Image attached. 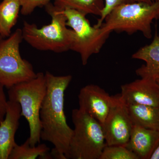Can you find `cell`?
<instances>
[{
	"label": "cell",
	"mask_w": 159,
	"mask_h": 159,
	"mask_svg": "<svg viewBox=\"0 0 159 159\" xmlns=\"http://www.w3.org/2000/svg\"><path fill=\"white\" fill-rule=\"evenodd\" d=\"M45 75L47 88L40 111L41 139L54 145L51 152L52 158L66 159L73 129L67 122L64 96L72 76H55L48 71Z\"/></svg>",
	"instance_id": "6da1fadb"
},
{
	"label": "cell",
	"mask_w": 159,
	"mask_h": 159,
	"mask_svg": "<svg viewBox=\"0 0 159 159\" xmlns=\"http://www.w3.org/2000/svg\"><path fill=\"white\" fill-rule=\"evenodd\" d=\"M45 7L51 17V24L38 28L35 24L24 21L23 39L39 51L59 53L71 50L75 34L72 29L67 28L65 15L61 9L51 3Z\"/></svg>",
	"instance_id": "7a4b0ae2"
},
{
	"label": "cell",
	"mask_w": 159,
	"mask_h": 159,
	"mask_svg": "<svg viewBox=\"0 0 159 159\" xmlns=\"http://www.w3.org/2000/svg\"><path fill=\"white\" fill-rule=\"evenodd\" d=\"M158 19L159 2H137L113 9L100 27L109 32H125L129 34L140 31L145 38L151 39V24L153 20Z\"/></svg>",
	"instance_id": "3957f363"
},
{
	"label": "cell",
	"mask_w": 159,
	"mask_h": 159,
	"mask_svg": "<svg viewBox=\"0 0 159 159\" xmlns=\"http://www.w3.org/2000/svg\"><path fill=\"white\" fill-rule=\"evenodd\" d=\"M74 126L66 159H99L106 145L102 124L88 114L72 111Z\"/></svg>",
	"instance_id": "277c9868"
},
{
	"label": "cell",
	"mask_w": 159,
	"mask_h": 159,
	"mask_svg": "<svg viewBox=\"0 0 159 159\" xmlns=\"http://www.w3.org/2000/svg\"><path fill=\"white\" fill-rule=\"evenodd\" d=\"M47 88L45 75L39 72L33 79L20 83L8 89L9 100L19 103L21 116L25 118L29 123V139L31 146H35L40 142V111Z\"/></svg>",
	"instance_id": "5b68a950"
},
{
	"label": "cell",
	"mask_w": 159,
	"mask_h": 159,
	"mask_svg": "<svg viewBox=\"0 0 159 159\" xmlns=\"http://www.w3.org/2000/svg\"><path fill=\"white\" fill-rule=\"evenodd\" d=\"M23 39L22 29H18L0 44V83L8 89L37 75L32 65L21 56Z\"/></svg>",
	"instance_id": "8992f818"
},
{
	"label": "cell",
	"mask_w": 159,
	"mask_h": 159,
	"mask_svg": "<svg viewBox=\"0 0 159 159\" xmlns=\"http://www.w3.org/2000/svg\"><path fill=\"white\" fill-rule=\"evenodd\" d=\"M61 11L66 18L67 26L75 32L71 50L80 55L82 65L85 66L92 55L100 52L111 32L91 26L85 15L74 9L67 8Z\"/></svg>",
	"instance_id": "52a82bcc"
},
{
	"label": "cell",
	"mask_w": 159,
	"mask_h": 159,
	"mask_svg": "<svg viewBox=\"0 0 159 159\" xmlns=\"http://www.w3.org/2000/svg\"><path fill=\"white\" fill-rule=\"evenodd\" d=\"M133 126L126 103L120 94L116 95L113 104L102 125L106 145L125 146Z\"/></svg>",
	"instance_id": "ba28073f"
},
{
	"label": "cell",
	"mask_w": 159,
	"mask_h": 159,
	"mask_svg": "<svg viewBox=\"0 0 159 159\" xmlns=\"http://www.w3.org/2000/svg\"><path fill=\"white\" fill-rule=\"evenodd\" d=\"M79 109L97 120L102 125L115 100L99 86L88 84L80 91L78 96Z\"/></svg>",
	"instance_id": "9c48e42d"
},
{
	"label": "cell",
	"mask_w": 159,
	"mask_h": 159,
	"mask_svg": "<svg viewBox=\"0 0 159 159\" xmlns=\"http://www.w3.org/2000/svg\"><path fill=\"white\" fill-rule=\"evenodd\" d=\"M120 96L126 104L159 107V85L156 78H141L121 86Z\"/></svg>",
	"instance_id": "30bf717a"
},
{
	"label": "cell",
	"mask_w": 159,
	"mask_h": 159,
	"mask_svg": "<svg viewBox=\"0 0 159 159\" xmlns=\"http://www.w3.org/2000/svg\"><path fill=\"white\" fill-rule=\"evenodd\" d=\"M21 109L18 102L8 100L6 116L0 123V159H8L16 145L15 134L19 126Z\"/></svg>",
	"instance_id": "8fae6325"
},
{
	"label": "cell",
	"mask_w": 159,
	"mask_h": 159,
	"mask_svg": "<svg viewBox=\"0 0 159 159\" xmlns=\"http://www.w3.org/2000/svg\"><path fill=\"white\" fill-rule=\"evenodd\" d=\"M159 142V131L134 125L125 147L140 159H149Z\"/></svg>",
	"instance_id": "7c38bea8"
},
{
	"label": "cell",
	"mask_w": 159,
	"mask_h": 159,
	"mask_svg": "<svg viewBox=\"0 0 159 159\" xmlns=\"http://www.w3.org/2000/svg\"><path fill=\"white\" fill-rule=\"evenodd\" d=\"M134 59L144 61L143 65L136 71L141 78H156L159 75V35L155 32L153 40L133 54Z\"/></svg>",
	"instance_id": "4fadbf2b"
},
{
	"label": "cell",
	"mask_w": 159,
	"mask_h": 159,
	"mask_svg": "<svg viewBox=\"0 0 159 159\" xmlns=\"http://www.w3.org/2000/svg\"><path fill=\"white\" fill-rule=\"evenodd\" d=\"M126 105L134 125L159 131V107L140 104Z\"/></svg>",
	"instance_id": "5bb4252c"
},
{
	"label": "cell",
	"mask_w": 159,
	"mask_h": 159,
	"mask_svg": "<svg viewBox=\"0 0 159 159\" xmlns=\"http://www.w3.org/2000/svg\"><path fill=\"white\" fill-rule=\"evenodd\" d=\"M54 6L60 9H74L86 16H100L105 6V0H54Z\"/></svg>",
	"instance_id": "9a60e30c"
},
{
	"label": "cell",
	"mask_w": 159,
	"mask_h": 159,
	"mask_svg": "<svg viewBox=\"0 0 159 159\" xmlns=\"http://www.w3.org/2000/svg\"><path fill=\"white\" fill-rule=\"evenodd\" d=\"M51 159L50 148L45 144L31 146L29 138L21 145L16 144L11 150L8 159Z\"/></svg>",
	"instance_id": "2e32d148"
},
{
	"label": "cell",
	"mask_w": 159,
	"mask_h": 159,
	"mask_svg": "<svg viewBox=\"0 0 159 159\" xmlns=\"http://www.w3.org/2000/svg\"><path fill=\"white\" fill-rule=\"evenodd\" d=\"M20 9L19 0H3L0 3V24L9 36L17 22Z\"/></svg>",
	"instance_id": "e0dca14e"
},
{
	"label": "cell",
	"mask_w": 159,
	"mask_h": 159,
	"mask_svg": "<svg viewBox=\"0 0 159 159\" xmlns=\"http://www.w3.org/2000/svg\"><path fill=\"white\" fill-rule=\"evenodd\" d=\"M99 159H140L132 151L121 145H106Z\"/></svg>",
	"instance_id": "ac0fdd59"
},
{
	"label": "cell",
	"mask_w": 159,
	"mask_h": 159,
	"mask_svg": "<svg viewBox=\"0 0 159 159\" xmlns=\"http://www.w3.org/2000/svg\"><path fill=\"white\" fill-rule=\"evenodd\" d=\"M137 2V0H105V6L100 18L98 20L97 24L94 26L96 28H100L107 16L116 7Z\"/></svg>",
	"instance_id": "d6986e66"
},
{
	"label": "cell",
	"mask_w": 159,
	"mask_h": 159,
	"mask_svg": "<svg viewBox=\"0 0 159 159\" xmlns=\"http://www.w3.org/2000/svg\"><path fill=\"white\" fill-rule=\"evenodd\" d=\"M20 4L21 13L24 16H28L33 12L37 7L45 6L50 3L51 0H19Z\"/></svg>",
	"instance_id": "ffe728a7"
},
{
	"label": "cell",
	"mask_w": 159,
	"mask_h": 159,
	"mask_svg": "<svg viewBox=\"0 0 159 159\" xmlns=\"http://www.w3.org/2000/svg\"><path fill=\"white\" fill-rule=\"evenodd\" d=\"M4 87L0 83V123L4 119L6 116V109L8 100H7Z\"/></svg>",
	"instance_id": "44dd1931"
},
{
	"label": "cell",
	"mask_w": 159,
	"mask_h": 159,
	"mask_svg": "<svg viewBox=\"0 0 159 159\" xmlns=\"http://www.w3.org/2000/svg\"><path fill=\"white\" fill-rule=\"evenodd\" d=\"M149 159H159V142L152 153Z\"/></svg>",
	"instance_id": "7402d4cb"
},
{
	"label": "cell",
	"mask_w": 159,
	"mask_h": 159,
	"mask_svg": "<svg viewBox=\"0 0 159 159\" xmlns=\"http://www.w3.org/2000/svg\"><path fill=\"white\" fill-rule=\"evenodd\" d=\"M0 34H2V35L3 37L4 38L9 37L8 34H7L6 31H5V30L3 29V27H2V25H1V24H0Z\"/></svg>",
	"instance_id": "603a6c76"
},
{
	"label": "cell",
	"mask_w": 159,
	"mask_h": 159,
	"mask_svg": "<svg viewBox=\"0 0 159 159\" xmlns=\"http://www.w3.org/2000/svg\"><path fill=\"white\" fill-rule=\"evenodd\" d=\"M140 2H145L147 3H152L154 2H159V0H141Z\"/></svg>",
	"instance_id": "cb8c5ba5"
},
{
	"label": "cell",
	"mask_w": 159,
	"mask_h": 159,
	"mask_svg": "<svg viewBox=\"0 0 159 159\" xmlns=\"http://www.w3.org/2000/svg\"><path fill=\"white\" fill-rule=\"evenodd\" d=\"M3 38H4V37H3L2 35L0 34V44H1V43H2L3 40H4L3 39Z\"/></svg>",
	"instance_id": "d4e9b609"
},
{
	"label": "cell",
	"mask_w": 159,
	"mask_h": 159,
	"mask_svg": "<svg viewBox=\"0 0 159 159\" xmlns=\"http://www.w3.org/2000/svg\"><path fill=\"white\" fill-rule=\"evenodd\" d=\"M156 80L157 82V83L159 85V75L156 78Z\"/></svg>",
	"instance_id": "484cf974"
},
{
	"label": "cell",
	"mask_w": 159,
	"mask_h": 159,
	"mask_svg": "<svg viewBox=\"0 0 159 159\" xmlns=\"http://www.w3.org/2000/svg\"><path fill=\"white\" fill-rule=\"evenodd\" d=\"M140 1H141V0H137V2H140Z\"/></svg>",
	"instance_id": "4316f807"
}]
</instances>
